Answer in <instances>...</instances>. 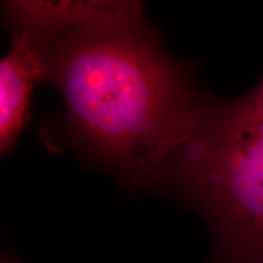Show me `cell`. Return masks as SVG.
<instances>
[{
	"label": "cell",
	"mask_w": 263,
	"mask_h": 263,
	"mask_svg": "<svg viewBox=\"0 0 263 263\" xmlns=\"http://www.w3.org/2000/svg\"><path fill=\"white\" fill-rule=\"evenodd\" d=\"M0 263H21V262L16 261V259H14V258H10L6 255L0 252Z\"/></svg>",
	"instance_id": "obj_6"
},
{
	"label": "cell",
	"mask_w": 263,
	"mask_h": 263,
	"mask_svg": "<svg viewBox=\"0 0 263 263\" xmlns=\"http://www.w3.org/2000/svg\"><path fill=\"white\" fill-rule=\"evenodd\" d=\"M167 189L209 227L205 263H263V121L236 99L205 95Z\"/></svg>",
	"instance_id": "obj_2"
},
{
	"label": "cell",
	"mask_w": 263,
	"mask_h": 263,
	"mask_svg": "<svg viewBox=\"0 0 263 263\" xmlns=\"http://www.w3.org/2000/svg\"><path fill=\"white\" fill-rule=\"evenodd\" d=\"M144 16L137 2H4L0 24L42 50L65 35Z\"/></svg>",
	"instance_id": "obj_3"
},
{
	"label": "cell",
	"mask_w": 263,
	"mask_h": 263,
	"mask_svg": "<svg viewBox=\"0 0 263 263\" xmlns=\"http://www.w3.org/2000/svg\"><path fill=\"white\" fill-rule=\"evenodd\" d=\"M45 82L44 52L24 37H11L0 59V157L10 153L27 126L35 87Z\"/></svg>",
	"instance_id": "obj_4"
},
{
	"label": "cell",
	"mask_w": 263,
	"mask_h": 263,
	"mask_svg": "<svg viewBox=\"0 0 263 263\" xmlns=\"http://www.w3.org/2000/svg\"><path fill=\"white\" fill-rule=\"evenodd\" d=\"M236 101L246 112L263 121V80L250 93L236 98Z\"/></svg>",
	"instance_id": "obj_5"
},
{
	"label": "cell",
	"mask_w": 263,
	"mask_h": 263,
	"mask_svg": "<svg viewBox=\"0 0 263 263\" xmlns=\"http://www.w3.org/2000/svg\"><path fill=\"white\" fill-rule=\"evenodd\" d=\"M43 52L74 146L132 188H166L205 95L190 65L144 16L65 35Z\"/></svg>",
	"instance_id": "obj_1"
}]
</instances>
